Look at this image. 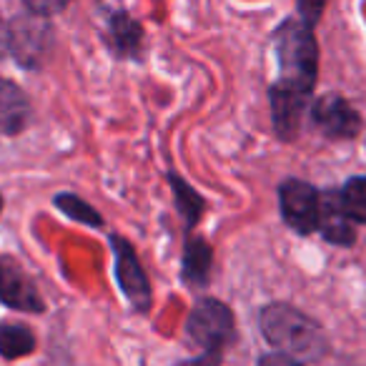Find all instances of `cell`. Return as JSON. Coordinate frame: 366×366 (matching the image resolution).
Instances as JSON below:
<instances>
[{
    "instance_id": "6",
    "label": "cell",
    "mask_w": 366,
    "mask_h": 366,
    "mask_svg": "<svg viewBox=\"0 0 366 366\" xmlns=\"http://www.w3.org/2000/svg\"><path fill=\"white\" fill-rule=\"evenodd\" d=\"M113 254H116V274L123 294L138 311H146L151 306V286H148L143 266L138 264L136 251L131 249L128 241L113 236Z\"/></svg>"
},
{
    "instance_id": "9",
    "label": "cell",
    "mask_w": 366,
    "mask_h": 366,
    "mask_svg": "<svg viewBox=\"0 0 366 366\" xmlns=\"http://www.w3.org/2000/svg\"><path fill=\"white\" fill-rule=\"evenodd\" d=\"M319 231L331 241V244L339 246H351L354 244V226L351 219L346 216L341 199L336 191L321 196V211H319Z\"/></svg>"
},
{
    "instance_id": "19",
    "label": "cell",
    "mask_w": 366,
    "mask_h": 366,
    "mask_svg": "<svg viewBox=\"0 0 366 366\" xmlns=\"http://www.w3.org/2000/svg\"><path fill=\"white\" fill-rule=\"evenodd\" d=\"M0 209H3V199H0Z\"/></svg>"
},
{
    "instance_id": "18",
    "label": "cell",
    "mask_w": 366,
    "mask_h": 366,
    "mask_svg": "<svg viewBox=\"0 0 366 366\" xmlns=\"http://www.w3.org/2000/svg\"><path fill=\"white\" fill-rule=\"evenodd\" d=\"M3 276H6V264H0V289H3Z\"/></svg>"
},
{
    "instance_id": "8",
    "label": "cell",
    "mask_w": 366,
    "mask_h": 366,
    "mask_svg": "<svg viewBox=\"0 0 366 366\" xmlns=\"http://www.w3.org/2000/svg\"><path fill=\"white\" fill-rule=\"evenodd\" d=\"M31 121V103L13 81L0 78V136H16Z\"/></svg>"
},
{
    "instance_id": "11",
    "label": "cell",
    "mask_w": 366,
    "mask_h": 366,
    "mask_svg": "<svg viewBox=\"0 0 366 366\" xmlns=\"http://www.w3.org/2000/svg\"><path fill=\"white\" fill-rule=\"evenodd\" d=\"M36 349V339L26 326L18 324H3L0 326V354L6 359H18Z\"/></svg>"
},
{
    "instance_id": "13",
    "label": "cell",
    "mask_w": 366,
    "mask_h": 366,
    "mask_svg": "<svg viewBox=\"0 0 366 366\" xmlns=\"http://www.w3.org/2000/svg\"><path fill=\"white\" fill-rule=\"evenodd\" d=\"M171 181H173V191H176V196H178V206H181L183 216H186L189 226H194L199 214L204 211V199H201L199 194H194V191L189 189V183H183L178 176H171Z\"/></svg>"
},
{
    "instance_id": "12",
    "label": "cell",
    "mask_w": 366,
    "mask_h": 366,
    "mask_svg": "<svg viewBox=\"0 0 366 366\" xmlns=\"http://www.w3.org/2000/svg\"><path fill=\"white\" fill-rule=\"evenodd\" d=\"M339 199L351 221L366 224V176L351 178L344 189L339 191Z\"/></svg>"
},
{
    "instance_id": "1",
    "label": "cell",
    "mask_w": 366,
    "mask_h": 366,
    "mask_svg": "<svg viewBox=\"0 0 366 366\" xmlns=\"http://www.w3.org/2000/svg\"><path fill=\"white\" fill-rule=\"evenodd\" d=\"M314 18H291L281 26L276 51H279V83L271 91L274 121L281 138L291 141L299 128V118L311 96L316 81V41Z\"/></svg>"
},
{
    "instance_id": "2",
    "label": "cell",
    "mask_w": 366,
    "mask_h": 366,
    "mask_svg": "<svg viewBox=\"0 0 366 366\" xmlns=\"http://www.w3.org/2000/svg\"><path fill=\"white\" fill-rule=\"evenodd\" d=\"M261 331L294 361H319L326 354V336L314 319L289 304H271L261 311Z\"/></svg>"
},
{
    "instance_id": "4",
    "label": "cell",
    "mask_w": 366,
    "mask_h": 366,
    "mask_svg": "<svg viewBox=\"0 0 366 366\" xmlns=\"http://www.w3.org/2000/svg\"><path fill=\"white\" fill-rule=\"evenodd\" d=\"M8 48L21 66L38 68L53 48V31L46 18L28 16L8 26Z\"/></svg>"
},
{
    "instance_id": "17",
    "label": "cell",
    "mask_w": 366,
    "mask_h": 366,
    "mask_svg": "<svg viewBox=\"0 0 366 366\" xmlns=\"http://www.w3.org/2000/svg\"><path fill=\"white\" fill-rule=\"evenodd\" d=\"M8 51H11V48H8V28L0 23V56H6Z\"/></svg>"
},
{
    "instance_id": "15",
    "label": "cell",
    "mask_w": 366,
    "mask_h": 366,
    "mask_svg": "<svg viewBox=\"0 0 366 366\" xmlns=\"http://www.w3.org/2000/svg\"><path fill=\"white\" fill-rule=\"evenodd\" d=\"M138 36H141V28L131 21L128 16L113 18V38H116L118 48L123 53H131L138 46Z\"/></svg>"
},
{
    "instance_id": "3",
    "label": "cell",
    "mask_w": 366,
    "mask_h": 366,
    "mask_svg": "<svg viewBox=\"0 0 366 366\" xmlns=\"http://www.w3.org/2000/svg\"><path fill=\"white\" fill-rule=\"evenodd\" d=\"M189 334L196 344L204 349L206 359L211 366H219V356L224 346L234 341V314L229 306H224L216 299H204L196 304V309L189 316Z\"/></svg>"
},
{
    "instance_id": "10",
    "label": "cell",
    "mask_w": 366,
    "mask_h": 366,
    "mask_svg": "<svg viewBox=\"0 0 366 366\" xmlns=\"http://www.w3.org/2000/svg\"><path fill=\"white\" fill-rule=\"evenodd\" d=\"M211 266V249L201 239H189L183 251V276L191 284H206Z\"/></svg>"
},
{
    "instance_id": "7",
    "label": "cell",
    "mask_w": 366,
    "mask_h": 366,
    "mask_svg": "<svg viewBox=\"0 0 366 366\" xmlns=\"http://www.w3.org/2000/svg\"><path fill=\"white\" fill-rule=\"evenodd\" d=\"M314 121L329 138H351L361 128L359 113L339 96L321 98L314 106Z\"/></svg>"
},
{
    "instance_id": "5",
    "label": "cell",
    "mask_w": 366,
    "mask_h": 366,
    "mask_svg": "<svg viewBox=\"0 0 366 366\" xmlns=\"http://www.w3.org/2000/svg\"><path fill=\"white\" fill-rule=\"evenodd\" d=\"M281 199V214L284 221L299 234H314L319 229V211H321V196L314 186L306 181H289L281 183L279 189Z\"/></svg>"
},
{
    "instance_id": "16",
    "label": "cell",
    "mask_w": 366,
    "mask_h": 366,
    "mask_svg": "<svg viewBox=\"0 0 366 366\" xmlns=\"http://www.w3.org/2000/svg\"><path fill=\"white\" fill-rule=\"evenodd\" d=\"M259 366H304V364H299V361H294L291 356L284 354H266Z\"/></svg>"
},
{
    "instance_id": "14",
    "label": "cell",
    "mask_w": 366,
    "mask_h": 366,
    "mask_svg": "<svg viewBox=\"0 0 366 366\" xmlns=\"http://www.w3.org/2000/svg\"><path fill=\"white\" fill-rule=\"evenodd\" d=\"M56 206L61 211H66L71 219L76 221H83V224H91V226H98L101 224V216L96 214V211L91 209L88 204H83L81 199H76V196H58L56 199Z\"/></svg>"
}]
</instances>
